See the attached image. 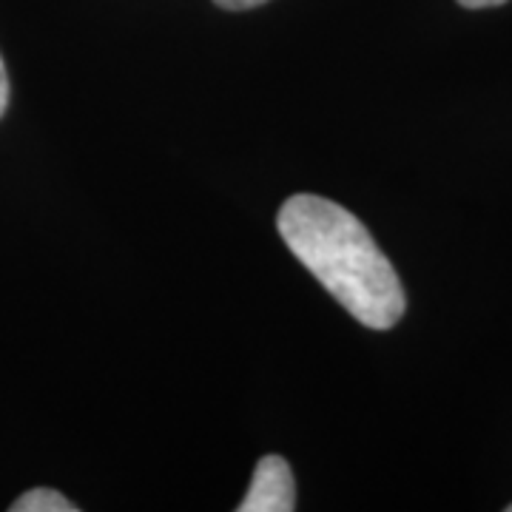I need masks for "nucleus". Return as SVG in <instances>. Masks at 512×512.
Wrapping results in <instances>:
<instances>
[{"label":"nucleus","instance_id":"1","mask_svg":"<svg viewBox=\"0 0 512 512\" xmlns=\"http://www.w3.org/2000/svg\"><path fill=\"white\" fill-rule=\"evenodd\" d=\"M276 225L291 254L356 322L387 330L402 319L407 302L399 274L348 208L296 194L279 208Z\"/></svg>","mask_w":512,"mask_h":512},{"label":"nucleus","instance_id":"2","mask_svg":"<svg viewBox=\"0 0 512 512\" xmlns=\"http://www.w3.org/2000/svg\"><path fill=\"white\" fill-rule=\"evenodd\" d=\"M296 507V484L282 456H262L256 461L251 487L239 512H291Z\"/></svg>","mask_w":512,"mask_h":512},{"label":"nucleus","instance_id":"7","mask_svg":"<svg viewBox=\"0 0 512 512\" xmlns=\"http://www.w3.org/2000/svg\"><path fill=\"white\" fill-rule=\"evenodd\" d=\"M507 510H510V512H512V504H510V507H507Z\"/></svg>","mask_w":512,"mask_h":512},{"label":"nucleus","instance_id":"3","mask_svg":"<svg viewBox=\"0 0 512 512\" xmlns=\"http://www.w3.org/2000/svg\"><path fill=\"white\" fill-rule=\"evenodd\" d=\"M74 507L69 498H63L55 490H46V487H37V490H29L23 493L12 504V512H74Z\"/></svg>","mask_w":512,"mask_h":512},{"label":"nucleus","instance_id":"4","mask_svg":"<svg viewBox=\"0 0 512 512\" xmlns=\"http://www.w3.org/2000/svg\"><path fill=\"white\" fill-rule=\"evenodd\" d=\"M6 106H9V74H6L3 57H0V117L6 114Z\"/></svg>","mask_w":512,"mask_h":512},{"label":"nucleus","instance_id":"5","mask_svg":"<svg viewBox=\"0 0 512 512\" xmlns=\"http://www.w3.org/2000/svg\"><path fill=\"white\" fill-rule=\"evenodd\" d=\"M222 9H231V12H242V9H254V6H262L268 0H214Z\"/></svg>","mask_w":512,"mask_h":512},{"label":"nucleus","instance_id":"6","mask_svg":"<svg viewBox=\"0 0 512 512\" xmlns=\"http://www.w3.org/2000/svg\"><path fill=\"white\" fill-rule=\"evenodd\" d=\"M458 3L467 6V9H490V6H501L507 0H458Z\"/></svg>","mask_w":512,"mask_h":512}]
</instances>
